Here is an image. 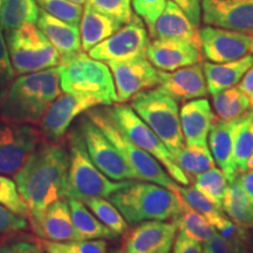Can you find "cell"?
Returning a JSON list of instances; mask_svg holds the SVG:
<instances>
[{"mask_svg":"<svg viewBox=\"0 0 253 253\" xmlns=\"http://www.w3.org/2000/svg\"><path fill=\"white\" fill-rule=\"evenodd\" d=\"M41 9L66 23L80 27L84 6L69 0H36Z\"/></svg>","mask_w":253,"mask_h":253,"instance_id":"cell-37","label":"cell"},{"mask_svg":"<svg viewBox=\"0 0 253 253\" xmlns=\"http://www.w3.org/2000/svg\"><path fill=\"white\" fill-rule=\"evenodd\" d=\"M214 229L221 237L232 243L233 245L238 246L239 249H246L250 243V235L248 229L244 226L239 225L236 221L230 219L229 217L224 216L218 221Z\"/></svg>","mask_w":253,"mask_h":253,"instance_id":"cell-40","label":"cell"},{"mask_svg":"<svg viewBox=\"0 0 253 253\" xmlns=\"http://www.w3.org/2000/svg\"><path fill=\"white\" fill-rule=\"evenodd\" d=\"M69 1L75 2V4H79V5H82V6H84V4H86L87 0H69Z\"/></svg>","mask_w":253,"mask_h":253,"instance_id":"cell-52","label":"cell"},{"mask_svg":"<svg viewBox=\"0 0 253 253\" xmlns=\"http://www.w3.org/2000/svg\"><path fill=\"white\" fill-rule=\"evenodd\" d=\"M197 28L176 2L168 0L166 8L149 33L153 39H176L199 42Z\"/></svg>","mask_w":253,"mask_h":253,"instance_id":"cell-24","label":"cell"},{"mask_svg":"<svg viewBox=\"0 0 253 253\" xmlns=\"http://www.w3.org/2000/svg\"><path fill=\"white\" fill-rule=\"evenodd\" d=\"M106 63L112 71L118 103L131 101L137 94L153 89L161 82L160 69L155 67L147 58Z\"/></svg>","mask_w":253,"mask_h":253,"instance_id":"cell-13","label":"cell"},{"mask_svg":"<svg viewBox=\"0 0 253 253\" xmlns=\"http://www.w3.org/2000/svg\"><path fill=\"white\" fill-rule=\"evenodd\" d=\"M116 126L130 140L132 143L147 151L164 167L168 173L179 185H190V178L177 166L175 157L160 137L151 130L150 126L142 120L130 106L116 103L113 108H108Z\"/></svg>","mask_w":253,"mask_h":253,"instance_id":"cell-9","label":"cell"},{"mask_svg":"<svg viewBox=\"0 0 253 253\" xmlns=\"http://www.w3.org/2000/svg\"><path fill=\"white\" fill-rule=\"evenodd\" d=\"M243 250L226 240L217 232L203 245V253H240Z\"/></svg>","mask_w":253,"mask_h":253,"instance_id":"cell-44","label":"cell"},{"mask_svg":"<svg viewBox=\"0 0 253 253\" xmlns=\"http://www.w3.org/2000/svg\"><path fill=\"white\" fill-rule=\"evenodd\" d=\"M237 178H238L240 185L243 186V189H244V191L253 205V169L239 173Z\"/></svg>","mask_w":253,"mask_h":253,"instance_id":"cell-50","label":"cell"},{"mask_svg":"<svg viewBox=\"0 0 253 253\" xmlns=\"http://www.w3.org/2000/svg\"><path fill=\"white\" fill-rule=\"evenodd\" d=\"M237 120L225 121L217 118L209 134L208 144L210 145V151L214 158V162L229 182H232L238 176L235 157H233Z\"/></svg>","mask_w":253,"mask_h":253,"instance_id":"cell-23","label":"cell"},{"mask_svg":"<svg viewBox=\"0 0 253 253\" xmlns=\"http://www.w3.org/2000/svg\"><path fill=\"white\" fill-rule=\"evenodd\" d=\"M128 224L147 220L173 219L179 213L184 198L171 190L151 182L131 181L110 196Z\"/></svg>","mask_w":253,"mask_h":253,"instance_id":"cell-3","label":"cell"},{"mask_svg":"<svg viewBox=\"0 0 253 253\" xmlns=\"http://www.w3.org/2000/svg\"><path fill=\"white\" fill-rule=\"evenodd\" d=\"M0 253H42V248L32 243L18 242L1 246Z\"/></svg>","mask_w":253,"mask_h":253,"instance_id":"cell-48","label":"cell"},{"mask_svg":"<svg viewBox=\"0 0 253 253\" xmlns=\"http://www.w3.org/2000/svg\"><path fill=\"white\" fill-rule=\"evenodd\" d=\"M122 26L123 25L120 21L101 13L88 4H84L80 23L82 49L84 52H89L93 47L108 39Z\"/></svg>","mask_w":253,"mask_h":253,"instance_id":"cell-26","label":"cell"},{"mask_svg":"<svg viewBox=\"0 0 253 253\" xmlns=\"http://www.w3.org/2000/svg\"><path fill=\"white\" fill-rule=\"evenodd\" d=\"M147 59L160 71L173 72L201 62V43L189 40L154 39L148 46Z\"/></svg>","mask_w":253,"mask_h":253,"instance_id":"cell-18","label":"cell"},{"mask_svg":"<svg viewBox=\"0 0 253 253\" xmlns=\"http://www.w3.org/2000/svg\"><path fill=\"white\" fill-rule=\"evenodd\" d=\"M168 0H131L135 14L144 21L145 26L153 30L155 23L166 8Z\"/></svg>","mask_w":253,"mask_h":253,"instance_id":"cell-41","label":"cell"},{"mask_svg":"<svg viewBox=\"0 0 253 253\" xmlns=\"http://www.w3.org/2000/svg\"><path fill=\"white\" fill-rule=\"evenodd\" d=\"M240 253H249V252H248V250H243V251Z\"/></svg>","mask_w":253,"mask_h":253,"instance_id":"cell-54","label":"cell"},{"mask_svg":"<svg viewBox=\"0 0 253 253\" xmlns=\"http://www.w3.org/2000/svg\"><path fill=\"white\" fill-rule=\"evenodd\" d=\"M201 49L205 59L213 63L231 62L250 54L253 34L205 25L198 31Z\"/></svg>","mask_w":253,"mask_h":253,"instance_id":"cell-14","label":"cell"},{"mask_svg":"<svg viewBox=\"0 0 253 253\" xmlns=\"http://www.w3.org/2000/svg\"><path fill=\"white\" fill-rule=\"evenodd\" d=\"M40 7L36 0H2L0 5V26L5 33L24 24H37Z\"/></svg>","mask_w":253,"mask_h":253,"instance_id":"cell-29","label":"cell"},{"mask_svg":"<svg viewBox=\"0 0 253 253\" xmlns=\"http://www.w3.org/2000/svg\"><path fill=\"white\" fill-rule=\"evenodd\" d=\"M221 209L230 219L239 225L246 229L253 227V205L238 178L229 182Z\"/></svg>","mask_w":253,"mask_h":253,"instance_id":"cell-30","label":"cell"},{"mask_svg":"<svg viewBox=\"0 0 253 253\" xmlns=\"http://www.w3.org/2000/svg\"><path fill=\"white\" fill-rule=\"evenodd\" d=\"M68 164V153L62 147L45 144L34 151L14 175L33 230L50 205L60 199H67Z\"/></svg>","mask_w":253,"mask_h":253,"instance_id":"cell-1","label":"cell"},{"mask_svg":"<svg viewBox=\"0 0 253 253\" xmlns=\"http://www.w3.org/2000/svg\"><path fill=\"white\" fill-rule=\"evenodd\" d=\"M0 205L23 218H28L26 204L21 198L17 183L0 173Z\"/></svg>","mask_w":253,"mask_h":253,"instance_id":"cell-38","label":"cell"},{"mask_svg":"<svg viewBox=\"0 0 253 253\" xmlns=\"http://www.w3.org/2000/svg\"><path fill=\"white\" fill-rule=\"evenodd\" d=\"M149 43L150 37L144 21L135 14L112 37L93 47L88 55L103 62L147 58Z\"/></svg>","mask_w":253,"mask_h":253,"instance_id":"cell-10","label":"cell"},{"mask_svg":"<svg viewBox=\"0 0 253 253\" xmlns=\"http://www.w3.org/2000/svg\"><path fill=\"white\" fill-rule=\"evenodd\" d=\"M79 129L84 136L89 157L101 172L116 182L140 181L118 148L87 116L81 120Z\"/></svg>","mask_w":253,"mask_h":253,"instance_id":"cell-11","label":"cell"},{"mask_svg":"<svg viewBox=\"0 0 253 253\" xmlns=\"http://www.w3.org/2000/svg\"><path fill=\"white\" fill-rule=\"evenodd\" d=\"M179 118L185 144L208 147L209 134L217 119L210 102L205 97L186 101L179 110Z\"/></svg>","mask_w":253,"mask_h":253,"instance_id":"cell-20","label":"cell"},{"mask_svg":"<svg viewBox=\"0 0 253 253\" xmlns=\"http://www.w3.org/2000/svg\"><path fill=\"white\" fill-rule=\"evenodd\" d=\"M238 88L244 93L253 107V66L245 73V75L240 80Z\"/></svg>","mask_w":253,"mask_h":253,"instance_id":"cell-49","label":"cell"},{"mask_svg":"<svg viewBox=\"0 0 253 253\" xmlns=\"http://www.w3.org/2000/svg\"><path fill=\"white\" fill-rule=\"evenodd\" d=\"M87 118L101 129L109 141L118 148L126 162L129 164L132 171L140 181L155 183L171 190L177 196H181V185L168 173L164 167L154 156L140 147L132 143L114 123L109 109L91 108L87 112Z\"/></svg>","mask_w":253,"mask_h":253,"instance_id":"cell-6","label":"cell"},{"mask_svg":"<svg viewBox=\"0 0 253 253\" xmlns=\"http://www.w3.org/2000/svg\"><path fill=\"white\" fill-rule=\"evenodd\" d=\"M171 221L176 224L179 232L203 244L216 233V229L207 218L190 207L185 201H183L179 213Z\"/></svg>","mask_w":253,"mask_h":253,"instance_id":"cell-31","label":"cell"},{"mask_svg":"<svg viewBox=\"0 0 253 253\" xmlns=\"http://www.w3.org/2000/svg\"><path fill=\"white\" fill-rule=\"evenodd\" d=\"M60 91L59 66L20 75L0 102V119L24 125L40 123Z\"/></svg>","mask_w":253,"mask_h":253,"instance_id":"cell-2","label":"cell"},{"mask_svg":"<svg viewBox=\"0 0 253 253\" xmlns=\"http://www.w3.org/2000/svg\"><path fill=\"white\" fill-rule=\"evenodd\" d=\"M1 1H2V0H0V5H1Z\"/></svg>","mask_w":253,"mask_h":253,"instance_id":"cell-56","label":"cell"},{"mask_svg":"<svg viewBox=\"0 0 253 253\" xmlns=\"http://www.w3.org/2000/svg\"><path fill=\"white\" fill-rule=\"evenodd\" d=\"M181 7L191 23L199 27L202 21V0H172Z\"/></svg>","mask_w":253,"mask_h":253,"instance_id":"cell-47","label":"cell"},{"mask_svg":"<svg viewBox=\"0 0 253 253\" xmlns=\"http://www.w3.org/2000/svg\"><path fill=\"white\" fill-rule=\"evenodd\" d=\"M86 4L122 25L128 24L135 15L131 8V0H87Z\"/></svg>","mask_w":253,"mask_h":253,"instance_id":"cell-39","label":"cell"},{"mask_svg":"<svg viewBox=\"0 0 253 253\" xmlns=\"http://www.w3.org/2000/svg\"><path fill=\"white\" fill-rule=\"evenodd\" d=\"M160 78L158 89L171 96L177 102L201 99L209 94L203 66L199 63L173 72L160 71Z\"/></svg>","mask_w":253,"mask_h":253,"instance_id":"cell-19","label":"cell"},{"mask_svg":"<svg viewBox=\"0 0 253 253\" xmlns=\"http://www.w3.org/2000/svg\"><path fill=\"white\" fill-rule=\"evenodd\" d=\"M15 72L9 59L7 45L4 37V31L0 26V102L4 99L11 84H13Z\"/></svg>","mask_w":253,"mask_h":253,"instance_id":"cell-42","label":"cell"},{"mask_svg":"<svg viewBox=\"0 0 253 253\" xmlns=\"http://www.w3.org/2000/svg\"><path fill=\"white\" fill-rule=\"evenodd\" d=\"M82 203L86 205L96 216L97 219L103 223L109 230H112L116 236L125 235L129 230L128 223L125 217L110 201H107L106 198L102 197H96L86 199Z\"/></svg>","mask_w":253,"mask_h":253,"instance_id":"cell-34","label":"cell"},{"mask_svg":"<svg viewBox=\"0 0 253 253\" xmlns=\"http://www.w3.org/2000/svg\"><path fill=\"white\" fill-rule=\"evenodd\" d=\"M113 253H126L123 250H116V251H114Z\"/></svg>","mask_w":253,"mask_h":253,"instance_id":"cell-53","label":"cell"},{"mask_svg":"<svg viewBox=\"0 0 253 253\" xmlns=\"http://www.w3.org/2000/svg\"><path fill=\"white\" fill-rule=\"evenodd\" d=\"M67 199L86 201L89 198H109L131 181H113L97 169L89 157L80 129H73L68 135Z\"/></svg>","mask_w":253,"mask_h":253,"instance_id":"cell-5","label":"cell"},{"mask_svg":"<svg viewBox=\"0 0 253 253\" xmlns=\"http://www.w3.org/2000/svg\"><path fill=\"white\" fill-rule=\"evenodd\" d=\"M172 253H203V248L197 240L189 238L184 233L178 232V236H176L173 242Z\"/></svg>","mask_w":253,"mask_h":253,"instance_id":"cell-46","label":"cell"},{"mask_svg":"<svg viewBox=\"0 0 253 253\" xmlns=\"http://www.w3.org/2000/svg\"><path fill=\"white\" fill-rule=\"evenodd\" d=\"M181 195L184 198V201L190 207L194 208L197 212L207 218L209 223L213 227L217 225L218 221L224 217V213L221 212V209L216 207L208 197L202 194L199 190L192 186H183L181 185Z\"/></svg>","mask_w":253,"mask_h":253,"instance_id":"cell-36","label":"cell"},{"mask_svg":"<svg viewBox=\"0 0 253 253\" xmlns=\"http://www.w3.org/2000/svg\"><path fill=\"white\" fill-rule=\"evenodd\" d=\"M72 220L82 240L113 239L116 235L97 219L86 205L78 199H68Z\"/></svg>","mask_w":253,"mask_h":253,"instance_id":"cell-28","label":"cell"},{"mask_svg":"<svg viewBox=\"0 0 253 253\" xmlns=\"http://www.w3.org/2000/svg\"><path fill=\"white\" fill-rule=\"evenodd\" d=\"M194 186L210 199L212 203L221 209L229 181L219 168H212L201 175L194 177Z\"/></svg>","mask_w":253,"mask_h":253,"instance_id":"cell-35","label":"cell"},{"mask_svg":"<svg viewBox=\"0 0 253 253\" xmlns=\"http://www.w3.org/2000/svg\"><path fill=\"white\" fill-rule=\"evenodd\" d=\"M212 102L217 118L225 121L242 118L252 107L248 96L236 86L212 95Z\"/></svg>","mask_w":253,"mask_h":253,"instance_id":"cell-32","label":"cell"},{"mask_svg":"<svg viewBox=\"0 0 253 253\" xmlns=\"http://www.w3.org/2000/svg\"><path fill=\"white\" fill-rule=\"evenodd\" d=\"M39 131L24 123L0 119V173L15 175L37 150Z\"/></svg>","mask_w":253,"mask_h":253,"instance_id":"cell-12","label":"cell"},{"mask_svg":"<svg viewBox=\"0 0 253 253\" xmlns=\"http://www.w3.org/2000/svg\"><path fill=\"white\" fill-rule=\"evenodd\" d=\"M34 232L43 240L68 243L82 240L72 220L68 199H60L47 209Z\"/></svg>","mask_w":253,"mask_h":253,"instance_id":"cell-21","label":"cell"},{"mask_svg":"<svg viewBox=\"0 0 253 253\" xmlns=\"http://www.w3.org/2000/svg\"><path fill=\"white\" fill-rule=\"evenodd\" d=\"M40 245L42 250H45L47 253H73L71 250L65 245V243H55L49 242V240H42Z\"/></svg>","mask_w":253,"mask_h":253,"instance_id":"cell-51","label":"cell"},{"mask_svg":"<svg viewBox=\"0 0 253 253\" xmlns=\"http://www.w3.org/2000/svg\"><path fill=\"white\" fill-rule=\"evenodd\" d=\"M205 25L253 34V0H202Z\"/></svg>","mask_w":253,"mask_h":253,"instance_id":"cell-16","label":"cell"},{"mask_svg":"<svg viewBox=\"0 0 253 253\" xmlns=\"http://www.w3.org/2000/svg\"><path fill=\"white\" fill-rule=\"evenodd\" d=\"M73 253H107V243L103 239L77 240L65 243Z\"/></svg>","mask_w":253,"mask_h":253,"instance_id":"cell-45","label":"cell"},{"mask_svg":"<svg viewBox=\"0 0 253 253\" xmlns=\"http://www.w3.org/2000/svg\"><path fill=\"white\" fill-rule=\"evenodd\" d=\"M177 231L173 221H142L126 231L122 250L126 253H170Z\"/></svg>","mask_w":253,"mask_h":253,"instance_id":"cell-15","label":"cell"},{"mask_svg":"<svg viewBox=\"0 0 253 253\" xmlns=\"http://www.w3.org/2000/svg\"><path fill=\"white\" fill-rule=\"evenodd\" d=\"M251 52H252V55H253V46H252V49H251Z\"/></svg>","mask_w":253,"mask_h":253,"instance_id":"cell-55","label":"cell"},{"mask_svg":"<svg viewBox=\"0 0 253 253\" xmlns=\"http://www.w3.org/2000/svg\"><path fill=\"white\" fill-rule=\"evenodd\" d=\"M130 107L150 126L172 155L184 148L178 102L158 88L132 97Z\"/></svg>","mask_w":253,"mask_h":253,"instance_id":"cell-7","label":"cell"},{"mask_svg":"<svg viewBox=\"0 0 253 253\" xmlns=\"http://www.w3.org/2000/svg\"><path fill=\"white\" fill-rule=\"evenodd\" d=\"M97 106H101L100 102L93 97L67 93L60 95L41 121L43 135L50 141H59L67 134L73 120Z\"/></svg>","mask_w":253,"mask_h":253,"instance_id":"cell-17","label":"cell"},{"mask_svg":"<svg viewBox=\"0 0 253 253\" xmlns=\"http://www.w3.org/2000/svg\"><path fill=\"white\" fill-rule=\"evenodd\" d=\"M27 225L26 218L18 216L8 209L0 205V236L25 230Z\"/></svg>","mask_w":253,"mask_h":253,"instance_id":"cell-43","label":"cell"},{"mask_svg":"<svg viewBox=\"0 0 253 253\" xmlns=\"http://www.w3.org/2000/svg\"><path fill=\"white\" fill-rule=\"evenodd\" d=\"M233 157L238 175L253 169V109L237 120Z\"/></svg>","mask_w":253,"mask_h":253,"instance_id":"cell-27","label":"cell"},{"mask_svg":"<svg viewBox=\"0 0 253 253\" xmlns=\"http://www.w3.org/2000/svg\"><path fill=\"white\" fill-rule=\"evenodd\" d=\"M59 69L60 87L63 93L93 97L104 106L118 103L112 71L106 62L93 59L81 50L61 60Z\"/></svg>","mask_w":253,"mask_h":253,"instance_id":"cell-4","label":"cell"},{"mask_svg":"<svg viewBox=\"0 0 253 253\" xmlns=\"http://www.w3.org/2000/svg\"><path fill=\"white\" fill-rule=\"evenodd\" d=\"M5 39L15 74L45 71L61 62L58 50L36 24L21 25L6 33Z\"/></svg>","mask_w":253,"mask_h":253,"instance_id":"cell-8","label":"cell"},{"mask_svg":"<svg viewBox=\"0 0 253 253\" xmlns=\"http://www.w3.org/2000/svg\"><path fill=\"white\" fill-rule=\"evenodd\" d=\"M202 66L209 94L214 95L239 84L245 73L253 66V55L248 54L242 59L224 63L205 61Z\"/></svg>","mask_w":253,"mask_h":253,"instance_id":"cell-25","label":"cell"},{"mask_svg":"<svg viewBox=\"0 0 253 253\" xmlns=\"http://www.w3.org/2000/svg\"><path fill=\"white\" fill-rule=\"evenodd\" d=\"M37 25L49 40V42L58 50L61 60L71 58L84 50L81 46L80 27L79 26H74L61 19L53 17L41 8Z\"/></svg>","mask_w":253,"mask_h":253,"instance_id":"cell-22","label":"cell"},{"mask_svg":"<svg viewBox=\"0 0 253 253\" xmlns=\"http://www.w3.org/2000/svg\"><path fill=\"white\" fill-rule=\"evenodd\" d=\"M173 157H175L177 166L185 172L190 181H192L194 177L197 175H201L216 167V162L209 147L184 145V148L173 155Z\"/></svg>","mask_w":253,"mask_h":253,"instance_id":"cell-33","label":"cell"}]
</instances>
